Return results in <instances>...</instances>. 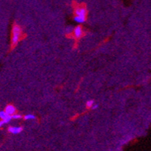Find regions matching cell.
<instances>
[{"mask_svg":"<svg viewBox=\"0 0 151 151\" xmlns=\"http://www.w3.org/2000/svg\"><path fill=\"white\" fill-rule=\"evenodd\" d=\"M83 29L80 26H76L75 29H73V33H74V36L76 38H80L81 37L82 35H83Z\"/></svg>","mask_w":151,"mask_h":151,"instance_id":"obj_3","label":"cell"},{"mask_svg":"<svg viewBox=\"0 0 151 151\" xmlns=\"http://www.w3.org/2000/svg\"><path fill=\"white\" fill-rule=\"evenodd\" d=\"M10 116V115H9L8 113H6V111H1V112H0V118H1L2 119H5V118H6L7 116Z\"/></svg>","mask_w":151,"mask_h":151,"instance_id":"obj_7","label":"cell"},{"mask_svg":"<svg viewBox=\"0 0 151 151\" xmlns=\"http://www.w3.org/2000/svg\"><path fill=\"white\" fill-rule=\"evenodd\" d=\"M12 119V116H7L6 118H5V119H2L1 120V122H0V125L2 126L3 124H6V123H9L10 122V120Z\"/></svg>","mask_w":151,"mask_h":151,"instance_id":"obj_6","label":"cell"},{"mask_svg":"<svg viewBox=\"0 0 151 151\" xmlns=\"http://www.w3.org/2000/svg\"><path fill=\"white\" fill-rule=\"evenodd\" d=\"M24 118H25V119H34L36 117L32 114H27L24 116Z\"/></svg>","mask_w":151,"mask_h":151,"instance_id":"obj_8","label":"cell"},{"mask_svg":"<svg viewBox=\"0 0 151 151\" xmlns=\"http://www.w3.org/2000/svg\"><path fill=\"white\" fill-rule=\"evenodd\" d=\"M94 105V101L93 100H89V101H87V103H86V106H87L88 108H92V106Z\"/></svg>","mask_w":151,"mask_h":151,"instance_id":"obj_9","label":"cell"},{"mask_svg":"<svg viewBox=\"0 0 151 151\" xmlns=\"http://www.w3.org/2000/svg\"><path fill=\"white\" fill-rule=\"evenodd\" d=\"M97 107H98V105H96H96H93V106H92V109H96Z\"/></svg>","mask_w":151,"mask_h":151,"instance_id":"obj_11","label":"cell"},{"mask_svg":"<svg viewBox=\"0 0 151 151\" xmlns=\"http://www.w3.org/2000/svg\"><path fill=\"white\" fill-rule=\"evenodd\" d=\"M5 111L8 113L9 115L12 116L13 114H15V113H16V108L12 105H8L6 107V109H5Z\"/></svg>","mask_w":151,"mask_h":151,"instance_id":"obj_5","label":"cell"},{"mask_svg":"<svg viewBox=\"0 0 151 151\" xmlns=\"http://www.w3.org/2000/svg\"><path fill=\"white\" fill-rule=\"evenodd\" d=\"M86 14H87V11L84 7H79L76 9V16L86 19Z\"/></svg>","mask_w":151,"mask_h":151,"instance_id":"obj_2","label":"cell"},{"mask_svg":"<svg viewBox=\"0 0 151 151\" xmlns=\"http://www.w3.org/2000/svg\"><path fill=\"white\" fill-rule=\"evenodd\" d=\"M22 127H9V131L12 134H18L22 131Z\"/></svg>","mask_w":151,"mask_h":151,"instance_id":"obj_4","label":"cell"},{"mask_svg":"<svg viewBox=\"0 0 151 151\" xmlns=\"http://www.w3.org/2000/svg\"><path fill=\"white\" fill-rule=\"evenodd\" d=\"M12 44L13 46H15L19 41L20 36H21V34H22V29L18 25H15L13 26V28H12Z\"/></svg>","mask_w":151,"mask_h":151,"instance_id":"obj_1","label":"cell"},{"mask_svg":"<svg viewBox=\"0 0 151 151\" xmlns=\"http://www.w3.org/2000/svg\"><path fill=\"white\" fill-rule=\"evenodd\" d=\"M12 116V119H21V115H19V114H13V115Z\"/></svg>","mask_w":151,"mask_h":151,"instance_id":"obj_10","label":"cell"}]
</instances>
